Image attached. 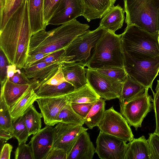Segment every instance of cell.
<instances>
[{
  "label": "cell",
  "instance_id": "4316f807",
  "mask_svg": "<svg viewBox=\"0 0 159 159\" xmlns=\"http://www.w3.org/2000/svg\"><path fill=\"white\" fill-rule=\"evenodd\" d=\"M105 101L102 98L98 99L84 119V124L89 129L97 126L102 120L106 111Z\"/></svg>",
  "mask_w": 159,
  "mask_h": 159
},
{
  "label": "cell",
  "instance_id": "f35d334b",
  "mask_svg": "<svg viewBox=\"0 0 159 159\" xmlns=\"http://www.w3.org/2000/svg\"><path fill=\"white\" fill-rule=\"evenodd\" d=\"M7 78L10 81L15 84L32 85L30 80L28 78L23 71H21L20 69L18 68L16 69L12 76Z\"/></svg>",
  "mask_w": 159,
  "mask_h": 159
},
{
  "label": "cell",
  "instance_id": "f1b7e54d",
  "mask_svg": "<svg viewBox=\"0 0 159 159\" xmlns=\"http://www.w3.org/2000/svg\"><path fill=\"white\" fill-rule=\"evenodd\" d=\"M25 0H0V31Z\"/></svg>",
  "mask_w": 159,
  "mask_h": 159
},
{
  "label": "cell",
  "instance_id": "60d3db41",
  "mask_svg": "<svg viewBox=\"0 0 159 159\" xmlns=\"http://www.w3.org/2000/svg\"><path fill=\"white\" fill-rule=\"evenodd\" d=\"M156 92L152 91L153 96L152 106L155 113L156 126L154 132L159 136V92L155 89Z\"/></svg>",
  "mask_w": 159,
  "mask_h": 159
},
{
  "label": "cell",
  "instance_id": "ee69618b",
  "mask_svg": "<svg viewBox=\"0 0 159 159\" xmlns=\"http://www.w3.org/2000/svg\"><path fill=\"white\" fill-rule=\"evenodd\" d=\"M12 146L8 143L4 144L2 148L0 155V159H10Z\"/></svg>",
  "mask_w": 159,
  "mask_h": 159
},
{
  "label": "cell",
  "instance_id": "836d02e7",
  "mask_svg": "<svg viewBox=\"0 0 159 159\" xmlns=\"http://www.w3.org/2000/svg\"><path fill=\"white\" fill-rule=\"evenodd\" d=\"M96 70L117 80L122 83L124 81L127 75L123 67L102 68L98 69Z\"/></svg>",
  "mask_w": 159,
  "mask_h": 159
},
{
  "label": "cell",
  "instance_id": "e575fe53",
  "mask_svg": "<svg viewBox=\"0 0 159 159\" xmlns=\"http://www.w3.org/2000/svg\"><path fill=\"white\" fill-rule=\"evenodd\" d=\"M61 0H43L44 19L46 27L53 15Z\"/></svg>",
  "mask_w": 159,
  "mask_h": 159
},
{
  "label": "cell",
  "instance_id": "1f68e13d",
  "mask_svg": "<svg viewBox=\"0 0 159 159\" xmlns=\"http://www.w3.org/2000/svg\"><path fill=\"white\" fill-rule=\"evenodd\" d=\"M0 99V129L9 131L13 134V119L9 108L2 97Z\"/></svg>",
  "mask_w": 159,
  "mask_h": 159
},
{
  "label": "cell",
  "instance_id": "9c48e42d",
  "mask_svg": "<svg viewBox=\"0 0 159 159\" xmlns=\"http://www.w3.org/2000/svg\"><path fill=\"white\" fill-rule=\"evenodd\" d=\"M86 76L88 84L100 98L106 100L119 98L122 84L121 81L89 68Z\"/></svg>",
  "mask_w": 159,
  "mask_h": 159
},
{
  "label": "cell",
  "instance_id": "8fae6325",
  "mask_svg": "<svg viewBox=\"0 0 159 159\" xmlns=\"http://www.w3.org/2000/svg\"><path fill=\"white\" fill-rule=\"evenodd\" d=\"M95 153L101 159H124L127 144L124 140L100 131Z\"/></svg>",
  "mask_w": 159,
  "mask_h": 159
},
{
  "label": "cell",
  "instance_id": "8992f818",
  "mask_svg": "<svg viewBox=\"0 0 159 159\" xmlns=\"http://www.w3.org/2000/svg\"><path fill=\"white\" fill-rule=\"evenodd\" d=\"M123 67L127 75L152 91L153 81L159 72V56L138 59L123 52Z\"/></svg>",
  "mask_w": 159,
  "mask_h": 159
},
{
  "label": "cell",
  "instance_id": "ffe728a7",
  "mask_svg": "<svg viewBox=\"0 0 159 159\" xmlns=\"http://www.w3.org/2000/svg\"><path fill=\"white\" fill-rule=\"evenodd\" d=\"M28 11L32 36L45 30L43 14V0H27Z\"/></svg>",
  "mask_w": 159,
  "mask_h": 159
},
{
  "label": "cell",
  "instance_id": "52a82bcc",
  "mask_svg": "<svg viewBox=\"0 0 159 159\" xmlns=\"http://www.w3.org/2000/svg\"><path fill=\"white\" fill-rule=\"evenodd\" d=\"M146 89L143 93L127 101L120 103V113L130 126L136 130L141 127L143 121L153 107V99Z\"/></svg>",
  "mask_w": 159,
  "mask_h": 159
},
{
  "label": "cell",
  "instance_id": "484cf974",
  "mask_svg": "<svg viewBox=\"0 0 159 159\" xmlns=\"http://www.w3.org/2000/svg\"><path fill=\"white\" fill-rule=\"evenodd\" d=\"M146 88L129 75H127L122 82L120 103L127 101L143 93Z\"/></svg>",
  "mask_w": 159,
  "mask_h": 159
},
{
  "label": "cell",
  "instance_id": "7c38bea8",
  "mask_svg": "<svg viewBox=\"0 0 159 159\" xmlns=\"http://www.w3.org/2000/svg\"><path fill=\"white\" fill-rule=\"evenodd\" d=\"M88 129L80 125L58 123L54 128L53 147L63 149L68 156L80 135Z\"/></svg>",
  "mask_w": 159,
  "mask_h": 159
},
{
  "label": "cell",
  "instance_id": "d4e9b609",
  "mask_svg": "<svg viewBox=\"0 0 159 159\" xmlns=\"http://www.w3.org/2000/svg\"><path fill=\"white\" fill-rule=\"evenodd\" d=\"M75 90L74 86L65 80L58 85L43 84L34 90L39 98L66 95Z\"/></svg>",
  "mask_w": 159,
  "mask_h": 159
},
{
  "label": "cell",
  "instance_id": "6da1fadb",
  "mask_svg": "<svg viewBox=\"0 0 159 159\" xmlns=\"http://www.w3.org/2000/svg\"><path fill=\"white\" fill-rule=\"evenodd\" d=\"M27 0L13 14L0 31V48L10 65L24 68L31 37Z\"/></svg>",
  "mask_w": 159,
  "mask_h": 159
},
{
  "label": "cell",
  "instance_id": "cb8c5ba5",
  "mask_svg": "<svg viewBox=\"0 0 159 159\" xmlns=\"http://www.w3.org/2000/svg\"><path fill=\"white\" fill-rule=\"evenodd\" d=\"M124 159H150L148 140L144 136L134 138L127 144Z\"/></svg>",
  "mask_w": 159,
  "mask_h": 159
},
{
  "label": "cell",
  "instance_id": "5b68a950",
  "mask_svg": "<svg viewBox=\"0 0 159 159\" xmlns=\"http://www.w3.org/2000/svg\"><path fill=\"white\" fill-rule=\"evenodd\" d=\"M127 25L159 35V0H124Z\"/></svg>",
  "mask_w": 159,
  "mask_h": 159
},
{
  "label": "cell",
  "instance_id": "7a4b0ae2",
  "mask_svg": "<svg viewBox=\"0 0 159 159\" xmlns=\"http://www.w3.org/2000/svg\"><path fill=\"white\" fill-rule=\"evenodd\" d=\"M89 26L75 19L49 31H39L30 39L28 55L39 53H51L65 49L78 36L86 32Z\"/></svg>",
  "mask_w": 159,
  "mask_h": 159
},
{
  "label": "cell",
  "instance_id": "9a60e30c",
  "mask_svg": "<svg viewBox=\"0 0 159 159\" xmlns=\"http://www.w3.org/2000/svg\"><path fill=\"white\" fill-rule=\"evenodd\" d=\"M81 13L80 0H61L48 25H62L76 19Z\"/></svg>",
  "mask_w": 159,
  "mask_h": 159
},
{
  "label": "cell",
  "instance_id": "f546056e",
  "mask_svg": "<svg viewBox=\"0 0 159 159\" xmlns=\"http://www.w3.org/2000/svg\"><path fill=\"white\" fill-rule=\"evenodd\" d=\"M22 116L30 135L35 134L41 129L43 115L37 111L33 105Z\"/></svg>",
  "mask_w": 159,
  "mask_h": 159
},
{
  "label": "cell",
  "instance_id": "ba28073f",
  "mask_svg": "<svg viewBox=\"0 0 159 159\" xmlns=\"http://www.w3.org/2000/svg\"><path fill=\"white\" fill-rule=\"evenodd\" d=\"M106 31L99 27L93 31L88 30L78 36L65 49L64 56L68 57L70 62L86 61L90 56L92 48Z\"/></svg>",
  "mask_w": 159,
  "mask_h": 159
},
{
  "label": "cell",
  "instance_id": "f6af8a7d",
  "mask_svg": "<svg viewBox=\"0 0 159 159\" xmlns=\"http://www.w3.org/2000/svg\"><path fill=\"white\" fill-rule=\"evenodd\" d=\"M13 137V134L11 132L0 129V139L2 143H5L9 139Z\"/></svg>",
  "mask_w": 159,
  "mask_h": 159
},
{
  "label": "cell",
  "instance_id": "44dd1931",
  "mask_svg": "<svg viewBox=\"0 0 159 159\" xmlns=\"http://www.w3.org/2000/svg\"><path fill=\"white\" fill-rule=\"evenodd\" d=\"M1 84L0 97L3 98L9 108L20 99L31 86L14 83L7 77Z\"/></svg>",
  "mask_w": 159,
  "mask_h": 159
},
{
  "label": "cell",
  "instance_id": "e0dca14e",
  "mask_svg": "<svg viewBox=\"0 0 159 159\" xmlns=\"http://www.w3.org/2000/svg\"><path fill=\"white\" fill-rule=\"evenodd\" d=\"M82 16L87 21L102 18L116 0H80Z\"/></svg>",
  "mask_w": 159,
  "mask_h": 159
},
{
  "label": "cell",
  "instance_id": "277c9868",
  "mask_svg": "<svg viewBox=\"0 0 159 159\" xmlns=\"http://www.w3.org/2000/svg\"><path fill=\"white\" fill-rule=\"evenodd\" d=\"M85 66L93 70L102 68L123 67L120 34L106 31L94 47L91 58Z\"/></svg>",
  "mask_w": 159,
  "mask_h": 159
},
{
  "label": "cell",
  "instance_id": "74e56055",
  "mask_svg": "<svg viewBox=\"0 0 159 159\" xmlns=\"http://www.w3.org/2000/svg\"><path fill=\"white\" fill-rule=\"evenodd\" d=\"M96 101L83 103H71V106L74 111L84 120Z\"/></svg>",
  "mask_w": 159,
  "mask_h": 159
},
{
  "label": "cell",
  "instance_id": "d6986e66",
  "mask_svg": "<svg viewBox=\"0 0 159 159\" xmlns=\"http://www.w3.org/2000/svg\"><path fill=\"white\" fill-rule=\"evenodd\" d=\"M86 131L82 132L78 137L67 159H93L95 148Z\"/></svg>",
  "mask_w": 159,
  "mask_h": 159
},
{
  "label": "cell",
  "instance_id": "83f0119b",
  "mask_svg": "<svg viewBox=\"0 0 159 159\" xmlns=\"http://www.w3.org/2000/svg\"><path fill=\"white\" fill-rule=\"evenodd\" d=\"M66 96L70 102L74 103L92 102L100 98L88 84Z\"/></svg>",
  "mask_w": 159,
  "mask_h": 159
},
{
  "label": "cell",
  "instance_id": "d590c367",
  "mask_svg": "<svg viewBox=\"0 0 159 159\" xmlns=\"http://www.w3.org/2000/svg\"><path fill=\"white\" fill-rule=\"evenodd\" d=\"M148 142L150 159H159V136L153 133L149 134Z\"/></svg>",
  "mask_w": 159,
  "mask_h": 159
},
{
  "label": "cell",
  "instance_id": "b9f144b4",
  "mask_svg": "<svg viewBox=\"0 0 159 159\" xmlns=\"http://www.w3.org/2000/svg\"><path fill=\"white\" fill-rule=\"evenodd\" d=\"M66 152L61 148L53 147L46 159H67Z\"/></svg>",
  "mask_w": 159,
  "mask_h": 159
},
{
  "label": "cell",
  "instance_id": "ab89813d",
  "mask_svg": "<svg viewBox=\"0 0 159 159\" xmlns=\"http://www.w3.org/2000/svg\"><path fill=\"white\" fill-rule=\"evenodd\" d=\"M10 65L2 50L0 48V79L1 84L7 77L8 66Z\"/></svg>",
  "mask_w": 159,
  "mask_h": 159
},
{
  "label": "cell",
  "instance_id": "8d00e7d4",
  "mask_svg": "<svg viewBox=\"0 0 159 159\" xmlns=\"http://www.w3.org/2000/svg\"><path fill=\"white\" fill-rule=\"evenodd\" d=\"M18 144L15 152V159H33L32 149L30 143Z\"/></svg>",
  "mask_w": 159,
  "mask_h": 159
},
{
  "label": "cell",
  "instance_id": "603a6c76",
  "mask_svg": "<svg viewBox=\"0 0 159 159\" xmlns=\"http://www.w3.org/2000/svg\"><path fill=\"white\" fill-rule=\"evenodd\" d=\"M39 98L34 88L30 86L20 99L9 108L13 121L21 116Z\"/></svg>",
  "mask_w": 159,
  "mask_h": 159
},
{
  "label": "cell",
  "instance_id": "5bb4252c",
  "mask_svg": "<svg viewBox=\"0 0 159 159\" xmlns=\"http://www.w3.org/2000/svg\"><path fill=\"white\" fill-rule=\"evenodd\" d=\"M54 128L46 125L33 135L29 143L33 159H46L53 147Z\"/></svg>",
  "mask_w": 159,
  "mask_h": 159
},
{
  "label": "cell",
  "instance_id": "2e32d148",
  "mask_svg": "<svg viewBox=\"0 0 159 159\" xmlns=\"http://www.w3.org/2000/svg\"><path fill=\"white\" fill-rule=\"evenodd\" d=\"M64 62L61 61L51 63L40 62L22 69L28 78L37 82L35 90L52 77Z\"/></svg>",
  "mask_w": 159,
  "mask_h": 159
},
{
  "label": "cell",
  "instance_id": "bcb514c9",
  "mask_svg": "<svg viewBox=\"0 0 159 159\" xmlns=\"http://www.w3.org/2000/svg\"><path fill=\"white\" fill-rule=\"evenodd\" d=\"M155 89L157 90L159 92V80H157V84Z\"/></svg>",
  "mask_w": 159,
  "mask_h": 159
},
{
  "label": "cell",
  "instance_id": "7402d4cb",
  "mask_svg": "<svg viewBox=\"0 0 159 159\" xmlns=\"http://www.w3.org/2000/svg\"><path fill=\"white\" fill-rule=\"evenodd\" d=\"M125 11L119 4L113 6L102 17L99 27L115 33L123 25Z\"/></svg>",
  "mask_w": 159,
  "mask_h": 159
},
{
  "label": "cell",
  "instance_id": "d6a6232c",
  "mask_svg": "<svg viewBox=\"0 0 159 159\" xmlns=\"http://www.w3.org/2000/svg\"><path fill=\"white\" fill-rule=\"evenodd\" d=\"M13 135L18 142V144L26 143L30 136L24 119L21 116L13 121Z\"/></svg>",
  "mask_w": 159,
  "mask_h": 159
},
{
  "label": "cell",
  "instance_id": "4fadbf2b",
  "mask_svg": "<svg viewBox=\"0 0 159 159\" xmlns=\"http://www.w3.org/2000/svg\"><path fill=\"white\" fill-rule=\"evenodd\" d=\"M46 125L57 124V119L60 112L69 102L66 95L40 98L36 100Z\"/></svg>",
  "mask_w": 159,
  "mask_h": 159
},
{
  "label": "cell",
  "instance_id": "7bdbcfd3",
  "mask_svg": "<svg viewBox=\"0 0 159 159\" xmlns=\"http://www.w3.org/2000/svg\"><path fill=\"white\" fill-rule=\"evenodd\" d=\"M65 80H66L64 77V75L60 66L54 75L44 84L53 85H58Z\"/></svg>",
  "mask_w": 159,
  "mask_h": 159
},
{
  "label": "cell",
  "instance_id": "30bf717a",
  "mask_svg": "<svg viewBox=\"0 0 159 159\" xmlns=\"http://www.w3.org/2000/svg\"><path fill=\"white\" fill-rule=\"evenodd\" d=\"M98 127L100 131L122 139L131 141L134 136L127 120L113 106L106 110L103 117Z\"/></svg>",
  "mask_w": 159,
  "mask_h": 159
},
{
  "label": "cell",
  "instance_id": "ac0fdd59",
  "mask_svg": "<svg viewBox=\"0 0 159 159\" xmlns=\"http://www.w3.org/2000/svg\"><path fill=\"white\" fill-rule=\"evenodd\" d=\"M85 63L66 62L61 66L64 77L72 84L75 90L88 84Z\"/></svg>",
  "mask_w": 159,
  "mask_h": 159
},
{
  "label": "cell",
  "instance_id": "3957f363",
  "mask_svg": "<svg viewBox=\"0 0 159 159\" xmlns=\"http://www.w3.org/2000/svg\"><path fill=\"white\" fill-rule=\"evenodd\" d=\"M120 35L122 51L138 59L159 56V35L134 25H127Z\"/></svg>",
  "mask_w": 159,
  "mask_h": 159
},
{
  "label": "cell",
  "instance_id": "4dcf8cb0",
  "mask_svg": "<svg viewBox=\"0 0 159 159\" xmlns=\"http://www.w3.org/2000/svg\"><path fill=\"white\" fill-rule=\"evenodd\" d=\"M57 124L59 122L80 125L84 124V120L73 110L71 103L69 102L60 112L57 119Z\"/></svg>",
  "mask_w": 159,
  "mask_h": 159
}]
</instances>
